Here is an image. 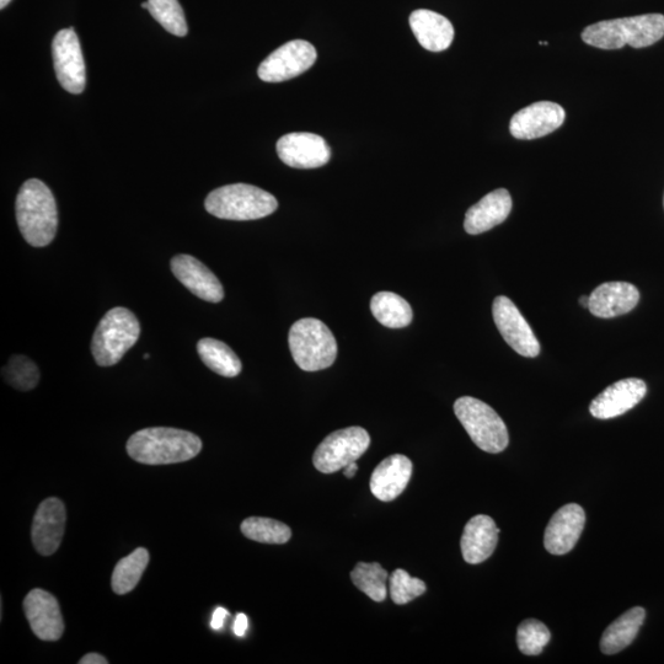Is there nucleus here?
Segmentation results:
<instances>
[{"label":"nucleus","instance_id":"obj_1","mask_svg":"<svg viewBox=\"0 0 664 664\" xmlns=\"http://www.w3.org/2000/svg\"><path fill=\"white\" fill-rule=\"evenodd\" d=\"M127 453L146 465L184 463L202 451V441L194 433L178 428L152 427L135 433L127 442Z\"/></svg>","mask_w":664,"mask_h":664},{"label":"nucleus","instance_id":"obj_2","mask_svg":"<svg viewBox=\"0 0 664 664\" xmlns=\"http://www.w3.org/2000/svg\"><path fill=\"white\" fill-rule=\"evenodd\" d=\"M16 219L24 239L35 248L50 245L56 237L58 212L55 197L44 182H25L16 197Z\"/></svg>","mask_w":664,"mask_h":664},{"label":"nucleus","instance_id":"obj_3","mask_svg":"<svg viewBox=\"0 0 664 664\" xmlns=\"http://www.w3.org/2000/svg\"><path fill=\"white\" fill-rule=\"evenodd\" d=\"M664 36V16L645 14L631 18L605 20L588 26L582 32L587 45L602 50H618L629 45L644 48L656 44Z\"/></svg>","mask_w":664,"mask_h":664},{"label":"nucleus","instance_id":"obj_4","mask_svg":"<svg viewBox=\"0 0 664 664\" xmlns=\"http://www.w3.org/2000/svg\"><path fill=\"white\" fill-rule=\"evenodd\" d=\"M206 211L228 221H255L270 216L278 202L270 192L246 184L219 187L207 196Z\"/></svg>","mask_w":664,"mask_h":664},{"label":"nucleus","instance_id":"obj_5","mask_svg":"<svg viewBox=\"0 0 664 664\" xmlns=\"http://www.w3.org/2000/svg\"><path fill=\"white\" fill-rule=\"evenodd\" d=\"M294 362L305 372H317L332 366L337 357L334 334L323 321L314 318L298 320L288 336Z\"/></svg>","mask_w":664,"mask_h":664},{"label":"nucleus","instance_id":"obj_6","mask_svg":"<svg viewBox=\"0 0 664 664\" xmlns=\"http://www.w3.org/2000/svg\"><path fill=\"white\" fill-rule=\"evenodd\" d=\"M139 335L141 326L131 310L121 307L111 309L101 319L91 342L96 363L101 367L115 366L136 345Z\"/></svg>","mask_w":664,"mask_h":664},{"label":"nucleus","instance_id":"obj_7","mask_svg":"<svg viewBox=\"0 0 664 664\" xmlns=\"http://www.w3.org/2000/svg\"><path fill=\"white\" fill-rule=\"evenodd\" d=\"M455 416L481 451L497 454L510 442L507 427L497 412L484 401L463 396L455 401Z\"/></svg>","mask_w":664,"mask_h":664},{"label":"nucleus","instance_id":"obj_8","mask_svg":"<svg viewBox=\"0 0 664 664\" xmlns=\"http://www.w3.org/2000/svg\"><path fill=\"white\" fill-rule=\"evenodd\" d=\"M371 446V437L362 427H348L332 432L319 444L313 463L320 473L334 474L357 462Z\"/></svg>","mask_w":664,"mask_h":664},{"label":"nucleus","instance_id":"obj_9","mask_svg":"<svg viewBox=\"0 0 664 664\" xmlns=\"http://www.w3.org/2000/svg\"><path fill=\"white\" fill-rule=\"evenodd\" d=\"M317 50L304 40H294L277 48L260 64L259 78L266 83H281L301 76L314 66Z\"/></svg>","mask_w":664,"mask_h":664},{"label":"nucleus","instance_id":"obj_10","mask_svg":"<svg viewBox=\"0 0 664 664\" xmlns=\"http://www.w3.org/2000/svg\"><path fill=\"white\" fill-rule=\"evenodd\" d=\"M53 63L58 82L71 94H82L87 83L85 63L76 31L58 32L52 44Z\"/></svg>","mask_w":664,"mask_h":664},{"label":"nucleus","instance_id":"obj_11","mask_svg":"<svg viewBox=\"0 0 664 664\" xmlns=\"http://www.w3.org/2000/svg\"><path fill=\"white\" fill-rule=\"evenodd\" d=\"M492 315L498 331L514 351L523 357L533 358L539 355L540 344L537 336L510 298L497 297L492 305Z\"/></svg>","mask_w":664,"mask_h":664},{"label":"nucleus","instance_id":"obj_12","mask_svg":"<svg viewBox=\"0 0 664 664\" xmlns=\"http://www.w3.org/2000/svg\"><path fill=\"white\" fill-rule=\"evenodd\" d=\"M278 157L291 168L317 169L329 163L331 149L323 137L308 132L288 133L277 142Z\"/></svg>","mask_w":664,"mask_h":664},{"label":"nucleus","instance_id":"obj_13","mask_svg":"<svg viewBox=\"0 0 664 664\" xmlns=\"http://www.w3.org/2000/svg\"><path fill=\"white\" fill-rule=\"evenodd\" d=\"M24 612L32 633L40 640L61 639L64 633V620L60 603L51 593L40 588L32 589L24 599Z\"/></svg>","mask_w":664,"mask_h":664},{"label":"nucleus","instance_id":"obj_14","mask_svg":"<svg viewBox=\"0 0 664 664\" xmlns=\"http://www.w3.org/2000/svg\"><path fill=\"white\" fill-rule=\"evenodd\" d=\"M66 521V506L60 498L51 497L41 502L31 530L32 544L41 555H53L60 548Z\"/></svg>","mask_w":664,"mask_h":664},{"label":"nucleus","instance_id":"obj_15","mask_svg":"<svg viewBox=\"0 0 664 664\" xmlns=\"http://www.w3.org/2000/svg\"><path fill=\"white\" fill-rule=\"evenodd\" d=\"M565 121V110L559 104L540 101L524 107L512 117L510 131L517 139H537L558 130Z\"/></svg>","mask_w":664,"mask_h":664},{"label":"nucleus","instance_id":"obj_16","mask_svg":"<svg viewBox=\"0 0 664 664\" xmlns=\"http://www.w3.org/2000/svg\"><path fill=\"white\" fill-rule=\"evenodd\" d=\"M647 385L644 380L629 378L610 385L589 406L592 416L599 420L614 419L634 409L645 398Z\"/></svg>","mask_w":664,"mask_h":664},{"label":"nucleus","instance_id":"obj_17","mask_svg":"<svg viewBox=\"0 0 664 664\" xmlns=\"http://www.w3.org/2000/svg\"><path fill=\"white\" fill-rule=\"evenodd\" d=\"M586 513L576 503L566 505L550 519L544 535L545 549L553 555H565L575 548L585 528Z\"/></svg>","mask_w":664,"mask_h":664},{"label":"nucleus","instance_id":"obj_18","mask_svg":"<svg viewBox=\"0 0 664 664\" xmlns=\"http://www.w3.org/2000/svg\"><path fill=\"white\" fill-rule=\"evenodd\" d=\"M174 276L192 294L202 301L219 303L223 301L224 289L217 276L205 264L190 255H178L171 260Z\"/></svg>","mask_w":664,"mask_h":664},{"label":"nucleus","instance_id":"obj_19","mask_svg":"<svg viewBox=\"0 0 664 664\" xmlns=\"http://www.w3.org/2000/svg\"><path fill=\"white\" fill-rule=\"evenodd\" d=\"M640 301V292L628 282H607L589 296V312L594 317L608 319L620 317L633 310Z\"/></svg>","mask_w":664,"mask_h":664},{"label":"nucleus","instance_id":"obj_20","mask_svg":"<svg viewBox=\"0 0 664 664\" xmlns=\"http://www.w3.org/2000/svg\"><path fill=\"white\" fill-rule=\"evenodd\" d=\"M412 476V462L403 454L390 455L373 471L371 492L383 502L394 501L403 494Z\"/></svg>","mask_w":664,"mask_h":664},{"label":"nucleus","instance_id":"obj_21","mask_svg":"<svg viewBox=\"0 0 664 664\" xmlns=\"http://www.w3.org/2000/svg\"><path fill=\"white\" fill-rule=\"evenodd\" d=\"M512 211V197L505 189L490 192L465 214V232L471 235L489 232L505 222Z\"/></svg>","mask_w":664,"mask_h":664},{"label":"nucleus","instance_id":"obj_22","mask_svg":"<svg viewBox=\"0 0 664 664\" xmlns=\"http://www.w3.org/2000/svg\"><path fill=\"white\" fill-rule=\"evenodd\" d=\"M498 534L500 529L491 517L479 514L471 518L460 542L464 560L468 564L478 565L489 559L496 549Z\"/></svg>","mask_w":664,"mask_h":664},{"label":"nucleus","instance_id":"obj_23","mask_svg":"<svg viewBox=\"0 0 664 664\" xmlns=\"http://www.w3.org/2000/svg\"><path fill=\"white\" fill-rule=\"evenodd\" d=\"M410 26L417 41L426 50L442 52L452 45L454 28L443 15L420 9L410 15Z\"/></svg>","mask_w":664,"mask_h":664},{"label":"nucleus","instance_id":"obj_24","mask_svg":"<svg viewBox=\"0 0 664 664\" xmlns=\"http://www.w3.org/2000/svg\"><path fill=\"white\" fill-rule=\"evenodd\" d=\"M645 618V609L640 607L630 609L621 615L604 631L601 641L602 652L605 655H615L633 644Z\"/></svg>","mask_w":664,"mask_h":664},{"label":"nucleus","instance_id":"obj_25","mask_svg":"<svg viewBox=\"0 0 664 664\" xmlns=\"http://www.w3.org/2000/svg\"><path fill=\"white\" fill-rule=\"evenodd\" d=\"M197 352L203 363L219 376L233 378L242 372L243 364L235 352L222 341L202 339Z\"/></svg>","mask_w":664,"mask_h":664},{"label":"nucleus","instance_id":"obj_26","mask_svg":"<svg viewBox=\"0 0 664 664\" xmlns=\"http://www.w3.org/2000/svg\"><path fill=\"white\" fill-rule=\"evenodd\" d=\"M371 310L380 324L390 329H401L412 321V309L403 297L393 292H379L372 298Z\"/></svg>","mask_w":664,"mask_h":664},{"label":"nucleus","instance_id":"obj_27","mask_svg":"<svg viewBox=\"0 0 664 664\" xmlns=\"http://www.w3.org/2000/svg\"><path fill=\"white\" fill-rule=\"evenodd\" d=\"M149 564V553L147 549L138 548L132 554L117 562L112 574L111 586L116 594L130 593L141 581V578Z\"/></svg>","mask_w":664,"mask_h":664},{"label":"nucleus","instance_id":"obj_28","mask_svg":"<svg viewBox=\"0 0 664 664\" xmlns=\"http://www.w3.org/2000/svg\"><path fill=\"white\" fill-rule=\"evenodd\" d=\"M351 580L361 592L367 594L374 602H383L388 596V571L378 562H360L351 572Z\"/></svg>","mask_w":664,"mask_h":664},{"label":"nucleus","instance_id":"obj_29","mask_svg":"<svg viewBox=\"0 0 664 664\" xmlns=\"http://www.w3.org/2000/svg\"><path fill=\"white\" fill-rule=\"evenodd\" d=\"M240 529L246 538L262 544H286L292 538V530L287 524L271 518L245 519Z\"/></svg>","mask_w":664,"mask_h":664},{"label":"nucleus","instance_id":"obj_30","mask_svg":"<svg viewBox=\"0 0 664 664\" xmlns=\"http://www.w3.org/2000/svg\"><path fill=\"white\" fill-rule=\"evenodd\" d=\"M148 12L163 28L175 36L187 35L184 10L178 0H148Z\"/></svg>","mask_w":664,"mask_h":664},{"label":"nucleus","instance_id":"obj_31","mask_svg":"<svg viewBox=\"0 0 664 664\" xmlns=\"http://www.w3.org/2000/svg\"><path fill=\"white\" fill-rule=\"evenodd\" d=\"M5 382L21 392H29L39 384L40 371L36 364L25 356H12L3 368Z\"/></svg>","mask_w":664,"mask_h":664},{"label":"nucleus","instance_id":"obj_32","mask_svg":"<svg viewBox=\"0 0 664 664\" xmlns=\"http://www.w3.org/2000/svg\"><path fill=\"white\" fill-rule=\"evenodd\" d=\"M550 639V630L546 628L542 621L527 619L519 625L517 631V644L518 649L521 650L524 655H540L545 649V646L549 644Z\"/></svg>","mask_w":664,"mask_h":664},{"label":"nucleus","instance_id":"obj_33","mask_svg":"<svg viewBox=\"0 0 664 664\" xmlns=\"http://www.w3.org/2000/svg\"><path fill=\"white\" fill-rule=\"evenodd\" d=\"M390 597L398 605H405L426 592L425 582L411 577L405 570H395L389 581Z\"/></svg>","mask_w":664,"mask_h":664},{"label":"nucleus","instance_id":"obj_34","mask_svg":"<svg viewBox=\"0 0 664 664\" xmlns=\"http://www.w3.org/2000/svg\"><path fill=\"white\" fill-rule=\"evenodd\" d=\"M248 626V617H246V615L243 613L238 614L234 621V634L238 637H243L246 633V630H248Z\"/></svg>","mask_w":664,"mask_h":664},{"label":"nucleus","instance_id":"obj_35","mask_svg":"<svg viewBox=\"0 0 664 664\" xmlns=\"http://www.w3.org/2000/svg\"><path fill=\"white\" fill-rule=\"evenodd\" d=\"M229 613L227 609L217 608L216 612L213 613L211 626L213 630H221L224 626V621H226Z\"/></svg>","mask_w":664,"mask_h":664},{"label":"nucleus","instance_id":"obj_36","mask_svg":"<svg viewBox=\"0 0 664 664\" xmlns=\"http://www.w3.org/2000/svg\"><path fill=\"white\" fill-rule=\"evenodd\" d=\"M109 661L106 660L104 656L99 655V653H88L87 656H84L82 660L79 661V664H107Z\"/></svg>","mask_w":664,"mask_h":664},{"label":"nucleus","instance_id":"obj_37","mask_svg":"<svg viewBox=\"0 0 664 664\" xmlns=\"http://www.w3.org/2000/svg\"><path fill=\"white\" fill-rule=\"evenodd\" d=\"M357 470H358V467H357L356 462H353V463H351V464H348L347 467L345 468V475H346V478H348V479H352L353 476L356 475Z\"/></svg>","mask_w":664,"mask_h":664},{"label":"nucleus","instance_id":"obj_38","mask_svg":"<svg viewBox=\"0 0 664 664\" xmlns=\"http://www.w3.org/2000/svg\"><path fill=\"white\" fill-rule=\"evenodd\" d=\"M580 303H581L583 308H588L589 307V297H587V296L581 297Z\"/></svg>","mask_w":664,"mask_h":664},{"label":"nucleus","instance_id":"obj_39","mask_svg":"<svg viewBox=\"0 0 664 664\" xmlns=\"http://www.w3.org/2000/svg\"><path fill=\"white\" fill-rule=\"evenodd\" d=\"M12 0H0V8L4 9Z\"/></svg>","mask_w":664,"mask_h":664}]
</instances>
